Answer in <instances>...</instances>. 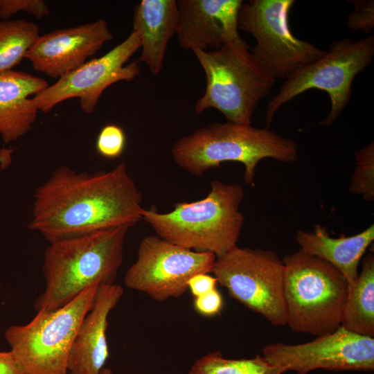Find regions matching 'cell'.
<instances>
[{"label": "cell", "instance_id": "obj_4", "mask_svg": "<svg viewBox=\"0 0 374 374\" xmlns=\"http://www.w3.org/2000/svg\"><path fill=\"white\" fill-rule=\"evenodd\" d=\"M204 198L177 202L168 213L154 206L143 208V220L162 239L184 248L219 257L237 246L244 218L240 205L244 191L238 184L213 180Z\"/></svg>", "mask_w": 374, "mask_h": 374}, {"label": "cell", "instance_id": "obj_17", "mask_svg": "<svg viewBox=\"0 0 374 374\" xmlns=\"http://www.w3.org/2000/svg\"><path fill=\"white\" fill-rule=\"evenodd\" d=\"M48 86L44 79L23 71L0 72V135L5 143L30 130L38 111L30 97Z\"/></svg>", "mask_w": 374, "mask_h": 374}, {"label": "cell", "instance_id": "obj_28", "mask_svg": "<svg viewBox=\"0 0 374 374\" xmlns=\"http://www.w3.org/2000/svg\"><path fill=\"white\" fill-rule=\"evenodd\" d=\"M217 280L215 276L208 273H200L189 279L188 290L195 298L217 289Z\"/></svg>", "mask_w": 374, "mask_h": 374}, {"label": "cell", "instance_id": "obj_11", "mask_svg": "<svg viewBox=\"0 0 374 374\" xmlns=\"http://www.w3.org/2000/svg\"><path fill=\"white\" fill-rule=\"evenodd\" d=\"M216 256L188 249L157 235L141 241L136 260L125 274L124 283L157 301L178 298L188 290V282L200 273H212Z\"/></svg>", "mask_w": 374, "mask_h": 374}, {"label": "cell", "instance_id": "obj_24", "mask_svg": "<svg viewBox=\"0 0 374 374\" xmlns=\"http://www.w3.org/2000/svg\"><path fill=\"white\" fill-rule=\"evenodd\" d=\"M125 134L123 129L114 124H109L99 132L96 147L97 152L107 159L118 157L125 146Z\"/></svg>", "mask_w": 374, "mask_h": 374}, {"label": "cell", "instance_id": "obj_26", "mask_svg": "<svg viewBox=\"0 0 374 374\" xmlns=\"http://www.w3.org/2000/svg\"><path fill=\"white\" fill-rule=\"evenodd\" d=\"M353 2L354 10L348 17V27L355 32L371 33L374 26V1L358 0Z\"/></svg>", "mask_w": 374, "mask_h": 374}, {"label": "cell", "instance_id": "obj_7", "mask_svg": "<svg viewBox=\"0 0 374 374\" xmlns=\"http://www.w3.org/2000/svg\"><path fill=\"white\" fill-rule=\"evenodd\" d=\"M98 286H91L60 308L39 311L28 323L5 330L9 351L22 374H69L71 346Z\"/></svg>", "mask_w": 374, "mask_h": 374}, {"label": "cell", "instance_id": "obj_9", "mask_svg": "<svg viewBox=\"0 0 374 374\" xmlns=\"http://www.w3.org/2000/svg\"><path fill=\"white\" fill-rule=\"evenodd\" d=\"M212 273L232 298L271 325L286 326L285 266L278 253L236 246L216 257Z\"/></svg>", "mask_w": 374, "mask_h": 374}, {"label": "cell", "instance_id": "obj_16", "mask_svg": "<svg viewBox=\"0 0 374 374\" xmlns=\"http://www.w3.org/2000/svg\"><path fill=\"white\" fill-rule=\"evenodd\" d=\"M123 294L119 285H100L78 328L68 359L69 374H100L109 356L108 317Z\"/></svg>", "mask_w": 374, "mask_h": 374}, {"label": "cell", "instance_id": "obj_10", "mask_svg": "<svg viewBox=\"0 0 374 374\" xmlns=\"http://www.w3.org/2000/svg\"><path fill=\"white\" fill-rule=\"evenodd\" d=\"M294 2L250 0L243 2L238 12V29L255 38L256 44L251 52L276 80H285L326 53L292 33L289 15Z\"/></svg>", "mask_w": 374, "mask_h": 374}, {"label": "cell", "instance_id": "obj_3", "mask_svg": "<svg viewBox=\"0 0 374 374\" xmlns=\"http://www.w3.org/2000/svg\"><path fill=\"white\" fill-rule=\"evenodd\" d=\"M171 154L179 167L197 177L223 162H239L244 166V182L252 184L259 161L270 158L294 162L298 145L294 140L266 127L215 122L178 139Z\"/></svg>", "mask_w": 374, "mask_h": 374}, {"label": "cell", "instance_id": "obj_25", "mask_svg": "<svg viewBox=\"0 0 374 374\" xmlns=\"http://www.w3.org/2000/svg\"><path fill=\"white\" fill-rule=\"evenodd\" d=\"M21 11L31 14L38 19L50 13L48 6L43 0H0L1 20H8Z\"/></svg>", "mask_w": 374, "mask_h": 374}, {"label": "cell", "instance_id": "obj_18", "mask_svg": "<svg viewBox=\"0 0 374 374\" xmlns=\"http://www.w3.org/2000/svg\"><path fill=\"white\" fill-rule=\"evenodd\" d=\"M132 30L137 33L145 63L157 75L162 70L168 44L177 34L178 6L175 0H142L135 7Z\"/></svg>", "mask_w": 374, "mask_h": 374}, {"label": "cell", "instance_id": "obj_23", "mask_svg": "<svg viewBox=\"0 0 374 374\" xmlns=\"http://www.w3.org/2000/svg\"><path fill=\"white\" fill-rule=\"evenodd\" d=\"M348 190L368 202L374 200V143L355 152V166Z\"/></svg>", "mask_w": 374, "mask_h": 374}, {"label": "cell", "instance_id": "obj_1", "mask_svg": "<svg viewBox=\"0 0 374 374\" xmlns=\"http://www.w3.org/2000/svg\"><path fill=\"white\" fill-rule=\"evenodd\" d=\"M142 195L121 162L109 171L76 172L61 166L37 188L28 226L49 242L143 220Z\"/></svg>", "mask_w": 374, "mask_h": 374}, {"label": "cell", "instance_id": "obj_2", "mask_svg": "<svg viewBox=\"0 0 374 374\" xmlns=\"http://www.w3.org/2000/svg\"><path fill=\"white\" fill-rule=\"evenodd\" d=\"M130 228L116 226L51 242L42 267L45 288L35 302V310H57L93 285L114 283Z\"/></svg>", "mask_w": 374, "mask_h": 374}, {"label": "cell", "instance_id": "obj_19", "mask_svg": "<svg viewBox=\"0 0 374 374\" xmlns=\"http://www.w3.org/2000/svg\"><path fill=\"white\" fill-rule=\"evenodd\" d=\"M373 240V224L348 237L332 238L320 224H316L312 232L298 231L296 235L301 250L333 265L344 276L348 285L357 278L360 260Z\"/></svg>", "mask_w": 374, "mask_h": 374}, {"label": "cell", "instance_id": "obj_20", "mask_svg": "<svg viewBox=\"0 0 374 374\" xmlns=\"http://www.w3.org/2000/svg\"><path fill=\"white\" fill-rule=\"evenodd\" d=\"M341 326L357 335L374 337V256L371 253L364 258L360 274L348 285Z\"/></svg>", "mask_w": 374, "mask_h": 374}, {"label": "cell", "instance_id": "obj_15", "mask_svg": "<svg viewBox=\"0 0 374 374\" xmlns=\"http://www.w3.org/2000/svg\"><path fill=\"white\" fill-rule=\"evenodd\" d=\"M177 36L184 49H218L240 38L238 16L242 0H178Z\"/></svg>", "mask_w": 374, "mask_h": 374}, {"label": "cell", "instance_id": "obj_6", "mask_svg": "<svg viewBox=\"0 0 374 374\" xmlns=\"http://www.w3.org/2000/svg\"><path fill=\"white\" fill-rule=\"evenodd\" d=\"M287 323L294 332L318 337L341 324L348 285L329 262L299 251L283 257Z\"/></svg>", "mask_w": 374, "mask_h": 374}, {"label": "cell", "instance_id": "obj_8", "mask_svg": "<svg viewBox=\"0 0 374 374\" xmlns=\"http://www.w3.org/2000/svg\"><path fill=\"white\" fill-rule=\"evenodd\" d=\"M373 55V35L357 40L344 38L333 41L323 56L299 69L285 80L267 105L266 128L269 129L281 106L312 89L326 92L330 99V112L319 125H332L350 101L355 78L371 64Z\"/></svg>", "mask_w": 374, "mask_h": 374}, {"label": "cell", "instance_id": "obj_5", "mask_svg": "<svg viewBox=\"0 0 374 374\" xmlns=\"http://www.w3.org/2000/svg\"><path fill=\"white\" fill-rule=\"evenodd\" d=\"M251 49L240 37L216 50L193 51L206 79L205 92L195 106L196 113L213 108L228 122L251 125L257 105L276 81Z\"/></svg>", "mask_w": 374, "mask_h": 374}, {"label": "cell", "instance_id": "obj_22", "mask_svg": "<svg viewBox=\"0 0 374 374\" xmlns=\"http://www.w3.org/2000/svg\"><path fill=\"white\" fill-rule=\"evenodd\" d=\"M188 374H282L262 355L250 359H228L218 351L203 355L192 365Z\"/></svg>", "mask_w": 374, "mask_h": 374}, {"label": "cell", "instance_id": "obj_12", "mask_svg": "<svg viewBox=\"0 0 374 374\" xmlns=\"http://www.w3.org/2000/svg\"><path fill=\"white\" fill-rule=\"evenodd\" d=\"M140 48L139 36L132 30L125 40L103 56L86 62L35 95L32 99L36 107L47 113L60 103L78 98L81 109L91 114L107 87L120 81H132L139 75L140 66L136 61L126 63Z\"/></svg>", "mask_w": 374, "mask_h": 374}, {"label": "cell", "instance_id": "obj_30", "mask_svg": "<svg viewBox=\"0 0 374 374\" xmlns=\"http://www.w3.org/2000/svg\"><path fill=\"white\" fill-rule=\"evenodd\" d=\"M100 374H112V371L109 368H103Z\"/></svg>", "mask_w": 374, "mask_h": 374}, {"label": "cell", "instance_id": "obj_13", "mask_svg": "<svg viewBox=\"0 0 374 374\" xmlns=\"http://www.w3.org/2000/svg\"><path fill=\"white\" fill-rule=\"evenodd\" d=\"M263 357L281 373L307 374L316 369L342 371L374 370V338L350 332L342 326L310 341L274 343L262 349Z\"/></svg>", "mask_w": 374, "mask_h": 374}, {"label": "cell", "instance_id": "obj_14", "mask_svg": "<svg viewBox=\"0 0 374 374\" xmlns=\"http://www.w3.org/2000/svg\"><path fill=\"white\" fill-rule=\"evenodd\" d=\"M112 38L107 21L100 19L39 35L25 58L35 71L59 79L84 64Z\"/></svg>", "mask_w": 374, "mask_h": 374}, {"label": "cell", "instance_id": "obj_21", "mask_svg": "<svg viewBox=\"0 0 374 374\" xmlns=\"http://www.w3.org/2000/svg\"><path fill=\"white\" fill-rule=\"evenodd\" d=\"M38 26L23 19H0V72L12 70L39 36Z\"/></svg>", "mask_w": 374, "mask_h": 374}, {"label": "cell", "instance_id": "obj_29", "mask_svg": "<svg viewBox=\"0 0 374 374\" xmlns=\"http://www.w3.org/2000/svg\"><path fill=\"white\" fill-rule=\"evenodd\" d=\"M0 374H22L10 351L0 350Z\"/></svg>", "mask_w": 374, "mask_h": 374}, {"label": "cell", "instance_id": "obj_27", "mask_svg": "<svg viewBox=\"0 0 374 374\" xmlns=\"http://www.w3.org/2000/svg\"><path fill=\"white\" fill-rule=\"evenodd\" d=\"M223 299L221 294L215 289L207 294L195 297L194 307L197 312L205 317L218 314L222 309Z\"/></svg>", "mask_w": 374, "mask_h": 374}]
</instances>
